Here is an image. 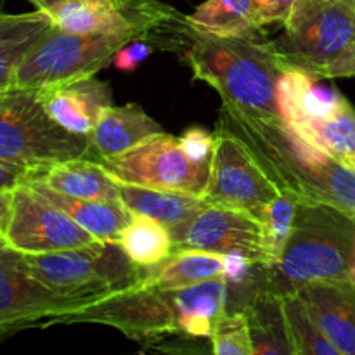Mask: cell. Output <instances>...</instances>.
Here are the masks:
<instances>
[{
  "mask_svg": "<svg viewBox=\"0 0 355 355\" xmlns=\"http://www.w3.org/2000/svg\"><path fill=\"white\" fill-rule=\"evenodd\" d=\"M142 40L180 55L198 80L217 90L222 106L253 118H281L276 94L286 68L267 42L205 33L173 7Z\"/></svg>",
  "mask_w": 355,
  "mask_h": 355,
  "instance_id": "obj_1",
  "label": "cell"
},
{
  "mask_svg": "<svg viewBox=\"0 0 355 355\" xmlns=\"http://www.w3.org/2000/svg\"><path fill=\"white\" fill-rule=\"evenodd\" d=\"M217 128L238 137L279 189L355 215V170L302 137L283 118H253L222 106Z\"/></svg>",
  "mask_w": 355,
  "mask_h": 355,
  "instance_id": "obj_2",
  "label": "cell"
},
{
  "mask_svg": "<svg viewBox=\"0 0 355 355\" xmlns=\"http://www.w3.org/2000/svg\"><path fill=\"white\" fill-rule=\"evenodd\" d=\"M355 260V215L324 203L298 201L295 224L283 257L262 267V286L279 297L304 284L349 277Z\"/></svg>",
  "mask_w": 355,
  "mask_h": 355,
  "instance_id": "obj_3",
  "label": "cell"
},
{
  "mask_svg": "<svg viewBox=\"0 0 355 355\" xmlns=\"http://www.w3.org/2000/svg\"><path fill=\"white\" fill-rule=\"evenodd\" d=\"M92 155L89 135L73 134L52 120L37 90L0 94V162L37 170Z\"/></svg>",
  "mask_w": 355,
  "mask_h": 355,
  "instance_id": "obj_4",
  "label": "cell"
},
{
  "mask_svg": "<svg viewBox=\"0 0 355 355\" xmlns=\"http://www.w3.org/2000/svg\"><path fill=\"white\" fill-rule=\"evenodd\" d=\"M355 44V9L343 0H297L277 38L267 42L286 71L297 69L321 78Z\"/></svg>",
  "mask_w": 355,
  "mask_h": 355,
  "instance_id": "obj_5",
  "label": "cell"
},
{
  "mask_svg": "<svg viewBox=\"0 0 355 355\" xmlns=\"http://www.w3.org/2000/svg\"><path fill=\"white\" fill-rule=\"evenodd\" d=\"M23 263L52 291L82 300H96L132 286L144 270L135 267L116 243L104 241L64 252L23 255Z\"/></svg>",
  "mask_w": 355,
  "mask_h": 355,
  "instance_id": "obj_6",
  "label": "cell"
},
{
  "mask_svg": "<svg viewBox=\"0 0 355 355\" xmlns=\"http://www.w3.org/2000/svg\"><path fill=\"white\" fill-rule=\"evenodd\" d=\"M134 40H139L137 33L76 35L52 26L21 62L12 89L44 90L96 76Z\"/></svg>",
  "mask_w": 355,
  "mask_h": 355,
  "instance_id": "obj_7",
  "label": "cell"
},
{
  "mask_svg": "<svg viewBox=\"0 0 355 355\" xmlns=\"http://www.w3.org/2000/svg\"><path fill=\"white\" fill-rule=\"evenodd\" d=\"M120 184L173 191L203 198L210 165H196L184 155L179 139L159 134L120 156L97 159Z\"/></svg>",
  "mask_w": 355,
  "mask_h": 355,
  "instance_id": "obj_8",
  "label": "cell"
},
{
  "mask_svg": "<svg viewBox=\"0 0 355 355\" xmlns=\"http://www.w3.org/2000/svg\"><path fill=\"white\" fill-rule=\"evenodd\" d=\"M104 324L137 342L165 335H179L168 291L135 284L96 298L75 312L59 318L54 324Z\"/></svg>",
  "mask_w": 355,
  "mask_h": 355,
  "instance_id": "obj_9",
  "label": "cell"
},
{
  "mask_svg": "<svg viewBox=\"0 0 355 355\" xmlns=\"http://www.w3.org/2000/svg\"><path fill=\"white\" fill-rule=\"evenodd\" d=\"M92 300L59 295L35 279L23 255L0 238V338L31 326H51Z\"/></svg>",
  "mask_w": 355,
  "mask_h": 355,
  "instance_id": "obj_10",
  "label": "cell"
},
{
  "mask_svg": "<svg viewBox=\"0 0 355 355\" xmlns=\"http://www.w3.org/2000/svg\"><path fill=\"white\" fill-rule=\"evenodd\" d=\"M0 238L23 255L83 248L97 241L28 184L12 191V205L0 227Z\"/></svg>",
  "mask_w": 355,
  "mask_h": 355,
  "instance_id": "obj_11",
  "label": "cell"
},
{
  "mask_svg": "<svg viewBox=\"0 0 355 355\" xmlns=\"http://www.w3.org/2000/svg\"><path fill=\"white\" fill-rule=\"evenodd\" d=\"M279 193V186L248 148L232 134L217 128L210 180L201 200L207 205L236 208L257 217Z\"/></svg>",
  "mask_w": 355,
  "mask_h": 355,
  "instance_id": "obj_12",
  "label": "cell"
},
{
  "mask_svg": "<svg viewBox=\"0 0 355 355\" xmlns=\"http://www.w3.org/2000/svg\"><path fill=\"white\" fill-rule=\"evenodd\" d=\"M172 253L182 250L246 257L263 267L262 229L259 218L236 208L207 205L184 224L170 229Z\"/></svg>",
  "mask_w": 355,
  "mask_h": 355,
  "instance_id": "obj_13",
  "label": "cell"
},
{
  "mask_svg": "<svg viewBox=\"0 0 355 355\" xmlns=\"http://www.w3.org/2000/svg\"><path fill=\"white\" fill-rule=\"evenodd\" d=\"M170 9L156 0H66L49 14L68 33H137L142 40Z\"/></svg>",
  "mask_w": 355,
  "mask_h": 355,
  "instance_id": "obj_14",
  "label": "cell"
},
{
  "mask_svg": "<svg viewBox=\"0 0 355 355\" xmlns=\"http://www.w3.org/2000/svg\"><path fill=\"white\" fill-rule=\"evenodd\" d=\"M293 295L314 324L345 355H355V283L350 277L312 281Z\"/></svg>",
  "mask_w": 355,
  "mask_h": 355,
  "instance_id": "obj_15",
  "label": "cell"
},
{
  "mask_svg": "<svg viewBox=\"0 0 355 355\" xmlns=\"http://www.w3.org/2000/svg\"><path fill=\"white\" fill-rule=\"evenodd\" d=\"M37 92L52 120L73 134L89 137L101 114L113 106L110 85L96 76L49 87Z\"/></svg>",
  "mask_w": 355,
  "mask_h": 355,
  "instance_id": "obj_16",
  "label": "cell"
},
{
  "mask_svg": "<svg viewBox=\"0 0 355 355\" xmlns=\"http://www.w3.org/2000/svg\"><path fill=\"white\" fill-rule=\"evenodd\" d=\"M24 182L40 184L78 200L120 201L121 184L113 179L103 163L92 158H76L47 168L28 170Z\"/></svg>",
  "mask_w": 355,
  "mask_h": 355,
  "instance_id": "obj_17",
  "label": "cell"
},
{
  "mask_svg": "<svg viewBox=\"0 0 355 355\" xmlns=\"http://www.w3.org/2000/svg\"><path fill=\"white\" fill-rule=\"evenodd\" d=\"M324 78L290 69L277 83V107L286 125L297 128L309 120L331 116L349 101L338 89L322 83Z\"/></svg>",
  "mask_w": 355,
  "mask_h": 355,
  "instance_id": "obj_18",
  "label": "cell"
},
{
  "mask_svg": "<svg viewBox=\"0 0 355 355\" xmlns=\"http://www.w3.org/2000/svg\"><path fill=\"white\" fill-rule=\"evenodd\" d=\"M179 335L211 338L227 312V283L224 277L168 291Z\"/></svg>",
  "mask_w": 355,
  "mask_h": 355,
  "instance_id": "obj_19",
  "label": "cell"
},
{
  "mask_svg": "<svg viewBox=\"0 0 355 355\" xmlns=\"http://www.w3.org/2000/svg\"><path fill=\"white\" fill-rule=\"evenodd\" d=\"M163 132L162 125L139 104H125L107 107L101 114L90 142L96 159H106L123 155Z\"/></svg>",
  "mask_w": 355,
  "mask_h": 355,
  "instance_id": "obj_20",
  "label": "cell"
},
{
  "mask_svg": "<svg viewBox=\"0 0 355 355\" xmlns=\"http://www.w3.org/2000/svg\"><path fill=\"white\" fill-rule=\"evenodd\" d=\"M23 184L33 187L37 193H40L45 200L51 201L59 210L64 211L75 224H78L83 231L89 232L97 241L116 243L120 232L134 218V214L121 201L78 200V198L55 193V191L40 186V184Z\"/></svg>",
  "mask_w": 355,
  "mask_h": 355,
  "instance_id": "obj_21",
  "label": "cell"
},
{
  "mask_svg": "<svg viewBox=\"0 0 355 355\" xmlns=\"http://www.w3.org/2000/svg\"><path fill=\"white\" fill-rule=\"evenodd\" d=\"M52 26L54 21L45 10L0 14V94L12 89L21 62Z\"/></svg>",
  "mask_w": 355,
  "mask_h": 355,
  "instance_id": "obj_22",
  "label": "cell"
},
{
  "mask_svg": "<svg viewBox=\"0 0 355 355\" xmlns=\"http://www.w3.org/2000/svg\"><path fill=\"white\" fill-rule=\"evenodd\" d=\"M253 355H295L284 298L260 286L245 309Z\"/></svg>",
  "mask_w": 355,
  "mask_h": 355,
  "instance_id": "obj_23",
  "label": "cell"
},
{
  "mask_svg": "<svg viewBox=\"0 0 355 355\" xmlns=\"http://www.w3.org/2000/svg\"><path fill=\"white\" fill-rule=\"evenodd\" d=\"M215 277H224V255L200 250H182L173 252L158 266L142 270L139 283L156 290L172 291Z\"/></svg>",
  "mask_w": 355,
  "mask_h": 355,
  "instance_id": "obj_24",
  "label": "cell"
},
{
  "mask_svg": "<svg viewBox=\"0 0 355 355\" xmlns=\"http://www.w3.org/2000/svg\"><path fill=\"white\" fill-rule=\"evenodd\" d=\"M120 201L134 215L153 218L165 225L168 231L189 220L205 207V201L193 194L127 186V184H121Z\"/></svg>",
  "mask_w": 355,
  "mask_h": 355,
  "instance_id": "obj_25",
  "label": "cell"
},
{
  "mask_svg": "<svg viewBox=\"0 0 355 355\" xmlns=\"http://www.w3.org/2000/svg\"><path fill=\"white\" fill-rule=\"evenodd\" d=\"M186 17L189 24L205 33L259 38L253 0H207Z\"/></svg>",
  "mask_w": 355,
  "mask_h": 355,
  "instance_id": "obj_26",
  "label": "cell"
},
{
  "mask_svg": "<svg viewBox=\"0 0 355 355\" xmlns=\"http://www.w3.org/2000/svg\"><path fill=\"white\" fill-rule=\"evenodd\" d=\"M293 130L324 149L336 162L355 170V107L350 103L331 116L309 120Z\"/></svg>",
  "mask_w": 355,
  "mask_h": 355,
  "instance_id": "obj_27",
  "label": "cell"
},
{
  "mask_svg": "<svg viewBox=\"0 0 355 355\" xmlns=\"http://www.w3.org/2000/svg\"><path fill=\"white\" fill-rule=\"evenodd\" d=\"M116 245L139 269H149L172 255L170 231L159 222L134 215L130 224L120 232Z\"/></svg>",
  "mask_w": 355,
  "mask_h": 355,
  "instance_id": "obj_28",
  "label": "cell"
},
{
  "mask_svg": "<svg viewBox=\"0 0 355 355\" xmlns=\"http://www.w3.org/2000/svg\"><path fill=\"white\" fill-rule=\"evenodd\" d=\"M298 201L300 200L293 193L281 189V193L257 215L262 229V248L266 257L263 269L274 267L283 257L295 224Z\"/></svg>",
  "mask_w": 355,
  "mask_h": 355,
  "instance_id": "obj_29",
  "label": "cell"
},
{
  "mask_svg": "<svg viewBox=\"0 0 355 355\" xmlns=\"http://www.w3.org/2000/svg\"><path fill=\"white\" fill-rule=\"evenodd\" d=\"M284 311L293 336L295 355H345L314 324L297 295L284 297Z\"/></svg>",
  "mask_w": 355,
  "mask_h": 355,
  "instance_id": "obj_30",
  "label": "cell"
},
{
  "mask_svg": "<svg viewBox=\"0 0 355 355\" xmlns=\"http://www.w3.org/2000/svg\"><path fill=\"white\" fill-rule=\"evenodd\" d=\"M210 340L211 355H253L245 312H225Z\"/></svg>",
  "mask_w": 355,
  "mask_h": 355,
  "instance_id": "obj_31",
  "label": "cell"
},
{
  "mask_svg": "<svg viewBox=\"0 0 355 355\" xmlns=\"http://www.w3.org/2000/svg\"><path fill=\"white\" fill-rule=\"evenodd\" d=\"M179 144L184 155L196 165H210L211 163L215 149V134H210L205 128L193 127L180 135Z\"/></svg>",
  "mask_w": 355,
  "mask_h": 355,
  "instance_id": "obj_32",
  "label": "cell"
},
{
  "mask_svg": "<svg viewBox=\"0 0 355 355\" xmlns=\"http://www.w3.org/2000/svg\"><path fill=\"white\" fill-rule=\"evenodd\" d=\"M155 52V47L151 44L144 40H134L130 44L123 45L120 51L116 52V55L113 58L111 64L114 66L120 71L132 73L149 58V55Z\"/></svg>",
  "mask_w": 355,
  "mask_h": 355,
  "instance_id": "obj_33",
  "label": "cell"
},
{
  "mask_svg": "<svg viewBox=\"0 0 355 355\" xmlns=\"http://www.w3.org/2000/svg\"><path fill=\"white\" fill-rule=\"evenodd\" d=\"M297 0H253L255 21L259 28L269 24H283Z\"/></svg>",
  "mask_w": 355,
  "mask_h": 355,
  "instance_id": "obj_34",
  "label": "cell"
},
{
  "mask_svg": "<svg viewBox=\"0 0 355 355\" xmlns=\"http://www.w3.org/2000/svg\"><path fill=\"white\" fill-rule=\"evenodd\" d=\"M355 76V44L350 45L328 69H324L321 78L335 80V78H350Z\"/></svg>",
  "mask_w": 355,
  "mask_h": 355,
  "instance_id": "obj_35",
  "label": "cell"
},
{
  "mask_svg": "<svg viewBox=\"0 0 355 355\" xmlns=\"http://www.w3.org/2000/svg\"><path fill=\"white\" fill-rule=\"evenodd\" d=\"M28 168L12 165V163L0 162V191H12L24 182Z\"/></svg>",
  "mask_w": 355,
  "mask_h": 355,
  "instance_id": "obj_36",
  "label": "cell"
},
{
  "mask_svg": "<svg viewBox=\"0 0 355 355\" xmlns=\"http://www.w3.org/2000/svg\"><path fill=\"white\" fill-rule=\"evenodd\" d=\"M12 191H0V227L9 215L10 205H12Z\"/></svg>",
  "mask_w": 355,
  "mask_h": 355,
  "instance_id": "obj_37",
  "label": "cell"
},
{
  "mask_svg": "<svg viewBox=\"0 0 355 355\" xmlns=\"http://www.w3.org/2000/svg\"><path fill=\"white\" fill-rule=\"evenodd\" d=\"M28 2L33 3L38 10H45V12H51L54 7H58L59 3L66 2V0H28Z\"/></svg>",
  "mask_w": 355,
  "mask_h": 355,
  "instance_id": "obj_38",
  "label": "cell"
},
{
  "mask_svg": "<svg viewBox=\"0 0 355 355\" xmlns=\"http://www.w3.org/2000/svg\"><path fill=\"white\" fill-rule=\"evenodd\" d=\"M343 2H345L347 6L352 7V9H355V0H343Z\"/></svg>",
  "mask_w": 355,
  "mask_h": 355,
  "instance_id": "obj_39",
  "label": "cell"
}]
</instances>
